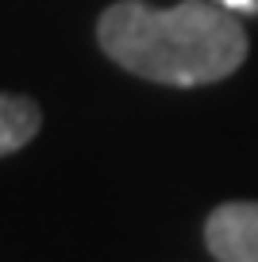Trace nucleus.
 <instances>
[{
	"label": "nucleus",
	"mask_w": 258,
	"mask_h": 262,
	"mask_svg": "<svg viewBox=\"0 0 258 262\" xmlns=\"http://www.w3.org/2000/svg\"><path fill=\"white\" fill-rule=\"evenodd\" d=\"M97 39L120 70L178 89L231 77L250 50L235 12L216 0H181L174 8L116 0L100 12Z\"/></svg>",
	"instance_id": "f257e3e1"
},
{
	"label": "nucleus",
	"mask_w": 258,
	"mask_h": 262,
	"mask_svg": "<svg viewBox=\"0 0 258 262\" xmlns=\"http://www.w3.org/2000/svg\"><path fill=\"white\" fill-rule=\"evenodd\" d=\"M204 247L220 262H258V201H227L204 220Z\"/></svg>",
	"instance_id": "f03ea898"
},
{
	"label": "nucleus",
	"mask_w": 258,
	"mask_h": 262,
	"mask_svg": "<svg viewBox=\"0 0 258 262\" xmlns=\"http://www.w3.org/2000/svg\"><path fill=\"white\" fill-rule=\"evenodd\" d=\"M39 127H42V108L31 97L0 93V158H8L19 147H27L39 135Z\"/></svg>",
	"instance_id": "7ed1b4c3"
},
{
	"label": "nucleus",
	"mask_w": 258,
	"mask_h": 262,
	"mask_svg": "<svg viewBox=\"0 0 258 262\" xmlns=\"http://www.w3.org/2000/svg\"><path fill=\"white\" fill-rule=\"evenodd\" d=\"M220 4H224V8H235V12H250V16L258 12V0H220Z\"/></svg>",
	"instance_id": "20e7f679"
}]
</instances>
